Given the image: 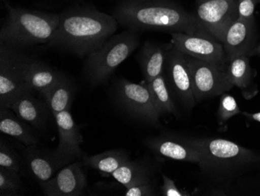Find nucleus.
Here are the masks:
<instances>
[{
  "instance_id": "1a4fd4ad",
  "label": "nucleus",
  "mask_w": 260,
  "mask_h": 196,
  "mask_svg": "<svg viewBox=\"0 0 260 196\" xmlns=\"http://www.w3.org/2000/svg\"><path fill=\"white\" fill-rule=\"evenodd\" d=\"M194 14L201 27L221 42L226 31L239 18L238 0H197Z\"/></svg>"
},
{
  "instance_id": "393cba45",
  "label": "nucleus",
  "mask_w": 260,
  "mask_h": 196,
  "mask_svg": "<svg viewBox=\"0 0 260 196\" xmlns=\"http://www.w3.org/2000/svg\"><path fill=\"white\" fill-rule=\"evenodd\" d=\"M228 71L234 86L246 90L250 86L252 70L249 64V57L238 55L229 60Z\"/></svg>"
},
{
  "instance_id": "2eb2a0df",
  "label": "nucleus",
  "mask_w": 260,
  "mask_h": 196,
  "mask_svg": "<svg viewBox=\"0 0 260 196\" xmlns=\"http://www.w3.org/2000/svg\"><path fill=\"white\" fill-rule=\"evenodd\" d=\"M255 20L238 18L226 31L221 43L228 61L238 55L249 57L254 49Z\"/></svg>"
},
{
  "instance_id": "bb28decb",
  "label": "nucleus",
  "mask_w": 260,
  "mask_h": 196,
  "mask_svg": "<svg viewBox=\"0 0 260 196\" xmlns=\"http://www.w3.org/2000/svg\"><path fill=\"white\" fill-rule=\"evenodd\" d=\"M0 167L18 174L22 167L20 156L3 138L0 140Z\"/></svg>"
},
{
  "instance_id": "9b49d317",
  "label": "nucleus",
  "mask_w": 260,
  "mask_h": 196,
  "mask_svg": "<svg viewBox=\"0 0 260 196\" xmlns=\"http://www.w3.org/2000/svg\"><path fill=\"white\" fill-rule=\"evenodd\" d=\"M171 34V44L182 53L196 59L218 65L229 64L223 45L207 32L188 35L182 32Z\"/></svg>"
},
{
  "instance_id": "7ed1b4c3",
  "label": "nucleus",
  "mask_w": 260,
  "mask_h": 196,
  "mask_svg": "<svg viewBox=\"0 0 260 196\" xmlns=\"http://www.w3.org/2000/svg\"><path fill=\"white\" fill-rule=\"evenodd\" d=\"M8 15L0 30V42L22 49L50 42L59 23V14L14 7L6 4Z\"/></svg>"
},
{
  "instance_id": "aec40b11",
  "label": "nucleus",
  "mask_w": 260,
  "mask_h": 196,
  "mask_svg": "<svg viewBox=\"0 0 260 196\" xmlns=\"http://www.w3.org/2000/svg\"><path fill=\"white\" fill-rule=\"evenodd\" d=\"M0 131L19 140L27 147L39 143L31 128L9 111L8 108L0 109Z\"/></svg>"
},
{
  "instance_id": "dca6fc26",
  "label": "nucleus",
  "mask_w": 260,
  "mask_h": 196,
  "mask_svg": "<svg viewBox=\"0 0 260 196\" xmlns=\"http://www.w3.org/2000/svg\"><path fill=\"white\" fill-rule=\"evenodd\" d=\"M23 162L29 174L40 184L52 179L64 167L55 151L42 150L37 145L27 146L23 153Z\"/></svg>"
},
{
  "instance_id": "39448f33",
  "label": "nucleus",
  "mask_w": 260,
  "mask_h": 196,
  "mask_svg": "<svg viewBox=\"0 0 260 196\" xmlns=\"http://www.w3.org/2000/svg\"><path fill=\"white\" fill-rule=\"evenodd\" d=\"M140 44L137 32L128 29L109 38L102 47L86 57L84 73L91 86L105 84L118 67Z\"/></svg>"
},
{
  "instance_id": "cd10ccee",
  "label": "nucleus",
  "mask_w": 260,
  "mask_h": 196,
  "mask_svg": "<svg viewBox=\"0 0 260 196\" xmlns=\"http://www.w3.org/2000/svg\"><path fill=\"white\" fill-rule=\"evenodd\" d=\"M241 111L238 106L236 99L227 93H223L220 96L217 117L220 124H223L229 121L231 118L240 114Z\"/></svg>"
},
{
  "instance_id": "0eeeda50",
  "label": "nucleus",
  "mask_w": 260,
  "mask_h": 196,
  "mask_svg": "<svg viewBox=\"0 0 260 196\" xmlns=\"http://www.w3.org/2000/svg\"><path fill=\"white\" fill-rule=\"evenodd\" d=\"M187 60L192 75L196 102L221 96L234 87L228 71L229 64L218 65L189 55H187Z\"/></svg>"
},
{
  "instance_id": "c85d7f7f",
  "label": "nucleus",
  "mask_w": 260,
  "mask_h": 196,
  "mask_svg": "<svg viewBox=\"0 0 260 196\" xmlns=\"http://www.w3.org/2000/svg\"><path fill=\"white\" fill-rule=\"evenodd\" d=\"M260 0H238V12L239 18L245 20L254 19L255 7Z\"/></svg>"
},
{
  "instance_id": "9d476101",
  "label": "nucleus",
  "mask_w": 260,
  "mask_h": 196,
  "mask_svg": "<svg viewBox=\"0 0 260 196\" xmlns=\"http://www.w3.org/2000/svg\"><path fill=\"white\" fill-rule=\"evenodd\" d=\"M163 74L170 92L185 107H193L197 102L187 55L172 44L168 45Z\"/></svg>"
},
{
  "instance_id": "20e7f679",
  "label": "nucleus",
  "mask_w": 260,
  "mask_h": 196,
  "mask_svg": "<svg viewBox=\"0 0 260 196\" xmlns=\"http://www.w3.org/2000/svg\"><path fill=\"white\" fill-rule=\"evenodd\" d=\"M200 156L198 163L206 176L213 181L226 178L239 167L256 160L253 152L223 138H186Z\"/></svg>"
},
{
  "instance_id": "7c9ffc66",
  "label": "nucleus",
  "mask_w": 260,
  "mask_h": 196,
  "mask_svg": "<svg viewBox=\"0 0 260 196\" xmlns=\"http://www.w3.org/2000/svg\"><path fill=\"white\" fill-rule=\"evenodd\" d=\"M163 186L161 187L162 195L165 196H188L189 194L181 191L175 185V181L166 175H163Z\"/></svg>"
},
{
  "instance_id": "423d86ee",
  "label": "nucleus",
  "mask_w": 260,
  "mask_h": 196,
  "mask_svg": "<svg viewBox=\"0 0 260 196\" xmlns=\"http://www.w3.org/2000/svg\"><path fill=\"white\" fill-rule=\"evenodd\" d=\"M114 96L118 105L129 116L152 125L158 124L160 114L147 83L137 84L125 78L119 79L114 86Z\"/></svg>"
},
{
  "instance_id": "f03ea898",
  "label": "nucleus",
  "mask_w": 260,
  "mask_h": 196,
  "mask_svg": "<svg viewBox=\"0 0 260 196\" xmlns=\"http://www.w3.org/2000/svg\"><path fill=\"white\" fill-rule=\"evenodd\" d=\"M118 24L129 30L182 32L188 35L206 32L194 13L176 0H123L113 11Z\"/></svg>"
},
{
  "instance_id": "a211bd4d",
  "label": "nucleus",
  "mask_w": 260,
  "mask_h": 196,
  "mask_svg": "<svg viewBox=\"0 0 260 196\" xmlns=\"http://www.w3.org/2000/svg\"><path fill=\"white\" fill-rule=\"evenodd\" d=\"M33 93L34 92H26L19 96L10 109H13L19 118L42 131L48 121L50 109L45 100H39L34 96Z\"/></svg>"
},
{
  "instance_id": "4468645a",
  "label": "nucleus",
  "mask_w": 260,
  "mask_h": 196,
  "mask_svg": "<svg viewBox=\"0 0 260 196\" xmlns=\"http://www.w3.org/2000/svg\"><path fill=\"white\" fill-rule=\"evenodd\" d=\"M20 64L29 87L45 97L58 82L63 74L43 61L23 54L20 51Z\"/></svg>"
},
{
  "instance_id": "f257e3e1",
  "label": "nucleus",
  "mask_w": 260,
  "mask_h": 196,
  "mask_svg": "<svg viewBox=\"0 0 260 196\" xmlns=\"http://www.w3.org/2000/svg\"><path fill=\"white\" fill-rule=\"evenodd\" d=\"M118 25L113 16L77 4L59 14V23L48 45L84 58L102 47Z\"/></svg>"
},
{
  "instance_id": "f8f14e48",
  "label": "nucleus",
  "mask_w": 260,
  "mask_h": 196,
  "mask_svg": "<svg viewBox=\"0 0 260 196\" xmlns=\"http://www.w3.org/2000/svg\"><path fill=\"white\" fill-rule=\"evenodd\" d=\"M55 120L59 142L58 147L54 151L58 160L66 166L82 157L83 153L80 145L84 139L80 128L70 113V109L57 114Z\"/></svg>"
},
{
  "instance_id": "b1692460",
  "label": "nucleus",
  "mask_w": 260,
  "mask_h": 196,
  "mask_svg": "<svg viewBox=\"0 0 260 196\" xmlns=\"http://www.w3.org/2000/svg\"><path fill=\"white\" fill-rule=\"evenodd\" d=\"M147 86L151 93L154 106L160 116L165 114H175L176 109L164 74L147 83Z\"/></svg>"
},
{
  "instance_id": "473e14b6",
  "label": "nucleus",
  "mask_w": 260,
  "mask_h": 196,
  "mask_svg": "<svg viewBox=\"0 0 260 196\" xmlns=\"http://www.w3.org/2000/svg\"><path fill=\"white\" fill-rule=\"evenodd\" d=\"M260 55V44H258L256 47L254 48V49H252V51L251 52L249 57H252V55Z\"/></svg>"
},
{
  "instance_id": "a878e982",
  "label": "nucleus",
  "mask_w": 260,
  "mask_h": 196,
  "mask_svg": "<svg viewBox=\"0 0 260 196\" xmlns=\"http://www.w3.org/2000/svg\"><path fill=\"white\" fill-rule=\"evenodd\" d=\"M23 184L18 173L0 167V195H20Z\"/></svg>"
},
{
  "instance_id": "4be33fe9",
  "label": "nucleus",
  "mask_w": 260,
  "mask_h": 196,
  "mask_svg": "<svg viewBox=\"0 0 260 196\" xmlns=\"http://www.w3.org/2000/svg\"><path fill=\"white\" fill-rule=\"evenodd\" d=\"M111 176L125 188L151 182V171L147 164L139 161H127Z\"/></svg>"
},
{
  "instance_id": "f3484780",
  "label": "nucleus",
  "mask_w": 260,
  "mask_h": 196,
  "mask_svg": "<svg viewBox=\"0 0 260 196\" xmlns=\"http://www.w3.org/2000/svg\"><path fill=\"white\" fill-rule=\"evenodd\" d=\"M146 146L153 153L174 160L200 163V156L197 149L187 142L186 138L173 136H158L146 139Z\"/></svg>"
},
{
  "instance_id": "6e6552de",
  "label": "nucleus",
  "mask_w": 260,
  "mask_h": 196,
  "mask_svg": "<svg viewBox=\"0 0 260 196\" xmlns=\"http://www.w3.org/2000/svg\"><path fill=\"white\" fill-rule=\"evenodd\" d=\"M20 49L0 42V107L10 109L17 98L34 92L26 81L20 60Z\"/></svg>"
},
{
  "instance_id": "c756f323",
  "label": "nucleus",
  "mask_w": 260,
  "mask_h": 196,
  "mask_svg": "<svg viewBox=\"0 0 260 196\" xmlns=\"http://www.w3.org/2000/svg\"><path fill=\"white\" fill-rule=\"evenodd\" d=\"M125 196H152L156 195L155 188L152 182L140 184L137 186L126 188Z\"/></svg>"
},
{
  "instance_id": "5701e85b",
  "label": "nucleus",
  "mask_w": 260,
  "mask_h": 196,
  "mask_svg": "<svg viewBox=\"0 0 260 196\" xmlns=\"http://www.w3.org/2000/svg\"><path fill=\"white\" fill-rule=\"evenodd\" d=\"M128 160L129 156L123 149H112L84 157V163L89 167L109 175H112V173Z\"/></svg>"
},
{
  "instance_id": "ddd939ff",
  "label": "nucleus",
  "mask_w": 260,
  "mask_h": 196,
  "mask_svg": "<svg viewBox=\"0 0 260 196\" xmlns=\"http://www.w3.org/2000/svg\"><path fill=\"white\" fill-rule=\"evenodd\" d=\"M40 184L45 195H83L87 187V177L81 163L75 161L58 171L52 179Z\"/></svg>"
},
{
  "instance_id": "6ab92c4d",
  "label": "nucleus",
  "mask_w": 260,
  "mask_h": 196,
  "mask_svg": "<svg viewBox=\"0 0 260 196\" xmlns=\"http://www.w3.org/2000/svg\"><path fill=\"white\" fill-rule=\"evenodd\" d=\"M167 49L168 45L165 46L149 41L144 42L137 55V60L146 83H150L163 74Z\"/></svg>"
},
{
  "instance_id": "412c9836",
  "label": "nucleus",
  "mask_w": 260,
  "mask_h": 196,
  "mask_svg": "<svg viewBox=\"0 0 260 196\" xmlns=\"http://www.w3.org/2000/svg\"><path fill=\"white\" fill-rule=\"evenodd\" d=\"M75 92L74 82L63 74L58 82L44 97L54 118L59 113L70 109Z\"/></svg>"
},
{
  "instance_id": "2f4dec72",
  "label": "nucleus",
  "mask_w": 260,
  "mask_h": 196,
  "mask_svg": "<svg viewBox=\"0 0 260 196\" xmlns=\"http://www.w3.org/2000/svg\"><path fill=\"white\" fill-rule=\"evenodd\" d=\"M244 115L246 116L247 118L253 120V121L260 122V112L255 113V114H248V113H244Z\"/></svg>"
}]
</instances>
